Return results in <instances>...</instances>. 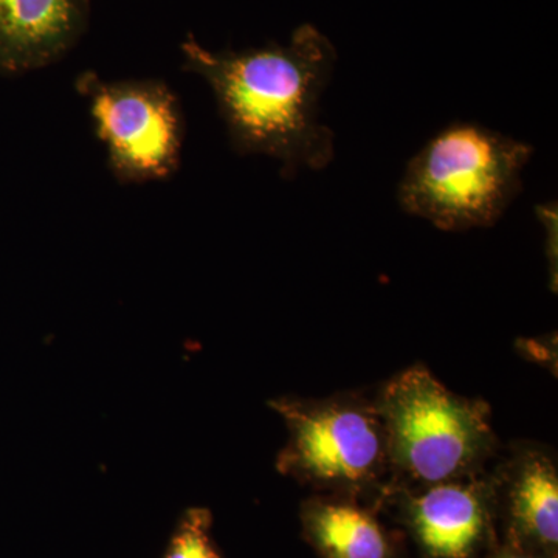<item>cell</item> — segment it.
Listing matches in <instances>:
<instances>
[{
  "label": "cell",
  "instance_id": "9c48e42d",
  "mask_svg": "<svg viewBox=\"0 0 558 558\" xmlns=\"http://www.w3.org/2000/svg\"><path fill=\"white\" fill-rule=\"evenodd\" d=\"M303 526L325 558H391L392 546L376 517L347 499H311Z\"/></svg>",
  "mask_w": 558,
  "mask_h": 558
},
{
  "label": "cell",
  "instance_id": "30bf717a",
  "mask_svg": "<svg viewBox=\"0 0 558 558\" xmlns=\"http://www.w3.org/2000/svg\"><path fill=\"white\" fill-rule=\"evenodd\" d=\"M213 515L207 508H190L180 515L161 558H223L211 537Z\"/></svg>",
  "mask_w": 558,
  "mask_h": 558
},
{
  "label": "cell",
  "instance_id": "7c38bea8",
  "mask_svg": "<svg viewBox=\"0 0 558 558\" xmlns=\"http://www.w3.org/2000/svg\"><path fill=\"white\" fill-rule=\"evenodd\" d=\"M498 558H538L531 556V554H524V553H508L502 554V556H499Z\"/></svg>",
  "mask_w": 558,
  "mask_h": 558
},
{
  "label": "cell",
  "instance_id": "52a82bcc",
  "mask_svg": "<svg viewBox=\"0 0 558 558\" xmlns=\"http://www.w3.org/2000/svg\"><path fill=\"white\" fill-rule=\"evenodd\" d=\"M87 16L89 0H0V70L31 72L61 60Z\"/></svg>",
  "mask_w": 558,
  "mask_h": 558
},
{
  "label": "cell",
  "instance_id": "277c9868",
  "mask_svg": "<svg viewBox=\"0 0 558 558\" xmlns=\"http://www.w3.org/2000/svg\"><path fill=\"white\" fill-rule=\"evenodd\" d=\"M288 427L277 469L300 483L330 490L362 492L389 473L387 435L376 400L336 396L270 400Z\"/></svg>",
  "mask_w": 558,
  "mask_h": 558
},
{
  "label": "cell",
  "instance_id": "7a4b0ae2",
  "mask_svg": "<svg viewBox=\"0 0 558 558\" xmlns=\"http://www.w3.org/2000/svg\"><path fill=\"white\" fill-rule=\"evenodd\" d=\"M534 146L476 123H451L407 163L400 208L442 231L488 229L523 190Z\"/></svg>",
  "mask_w": 558,
  "mask_h": 558
},
{
  "label": "cell",
  "instance_id": "5b68a950",
  "mask_svg": "<svg viewBox=\"0 0 558 558\" xmlns=\"http://www.w3.org/2000/svg\"><path fill=\"white\" fill-rule=\"evenodd\" d=\"M75 86L89 102L110 171L121 183L163 180L179 170L185 121L163 81H106L86 72Z\"/></svg>",
  "mask_w": 558,
  "mask_h": 558
},
{
  "label": "cell",
  "instance_id": "3957f363",
  "mask_svg": "<svg viewBox=\"0 0 558 558\" xmlns=\"http://www.w3.org/2000/svg\"><path fill=\"white\" fill-rule=\"evenodd\" d=\"M376 405L387 435L389 473L403 486L478 475L494 454L487 403L454 395L422 365L392 377Z\"/></svg>",
  "mask_w": 558,
  "mask_h": 558
},
{
  "label": "cell",
  "instance_id": "6da1fadb",
  "mask_svg": "<svg viewBox=\"0 0 558 558\" xmlns=\"http://www.w3.org/2000/svg\"><path fill=\"white\" fill-rule=\"evenodd\" d=\"M180 49L183 69L213 90L238 154L270 157L288 179L332 163L336 134L319 119V100L332 78L337 50L317 27L300 25L286 46L211 51L189 36Z\"/></svg>",
  "mask_w": 558,
  "mask_h": 558
},
{
  "label": "cell",
  "instance_id": "ba28073f",
  "mask_svg": "<svg viewBox=\"0 0 558 558\" xmlns=\"http://www.w3.org/2000/svg\"><path fill=\"white\" fill-rule=\"evenodd\" d=\"M495 475V483L506 488L515 537L548 553L556 550L558 469L553 454L539 447H521Z\"/></svg>",
  "mask_w": 558,
  "mask_h": 558
},
{
  "label": "cell",
  "instance_id": "8992f818",
  "mask_svg": "<svg viewBox=\"0 0 558 558\" xmlns=\"http://www.w3.org/2000/svg\"><path fill=\"white\" fill-rule=\"evenodd\" d=\"M481 475L410 488V524L429 558H470L480 548L495 497L494 480Z\"/></svg>",
  "mask_w": 558,
  "mask_h": 558
},
{
  "label": "cell",
  "instance_id": "8fae6325",
  "mask_svg": "<svg viewBox=\"0 0 558 558\" xmlns=\"http://www.w3.org/2000/svg\"><path fill=\"white\" fill-rule=\"evenodd\" d=\"M538 222H542L543 229L546 231V256L549 260L550 286L554 290L557 288V227H558V208L557 202H546V204L535 207Z\"/></svg>",
  "mask_w": 558,
  "mask_h": 558
}]
</instances>
